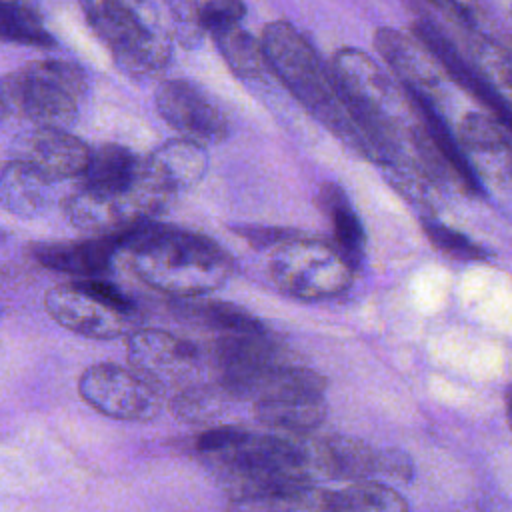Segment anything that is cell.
<instances>
[{"mask_svg": "<svg viewBox=\"0 0 512 512\" xmlns=\"http://www.w3.org/2000/svg\"><path fill=\"white\" fill-rule=\"evenodd\" d=\"M156 106L160 116L176 128L184 140L204 144L222 142L230 124L220 104L190 80H166L156 90Z\"/></svg>", "mask_w": 512, "mask_h": 512, "instance_id": "30bf717a", "label": "cell"}, {"mask_svg": "<svg viewBox=\"0 0 512 512\" xmlns=\"http://www.w3.org/2000/svg\"><path fill=\"white\" fill-rule=\"evenodd\" d=\"M78 388L90 406L118 420H150L162 402V392L138 374L106 362L90 366Z\"/></svg>", "mask_w": 512, "mask_h": 512, "instance_id": "ba28073f", "label": "cell"}, {"mask_svg": "<svg viewBox=\"0 0 512 512\" xmlns=\"http://www.w3.org/2000/svg\"><path fill=\"white\" fill-rule=\"evenodd\" d=\"M116 240L130 252L144 282L184 300L216 290L232 272L228 254L216 242L188 230L146 220Z\"/></svg>", "mask_w": 512, "mask_h": 512, "instance_id": "6da1fadb", "label": "cell"}, {"mask_svg": "<svg viewBox=\"0 0 512 512\" xmlns=\"http://www.w3.org/2000/svg\"><path fill=\"white\" fill-rule=\"evenodd\" d=\"M424 232L430 238V242L444 254L458 258V260H482L486 258V252L474 244L468 236H464L462 232L448 228L446 224L426 218L424 220Z\"/></svg>", "mask_w": 512, "mask_h": 512, "instance_id": "4316f807", "label": "cell"}, {"mask_svg": "<svg viewBox=\"0 0 512 512\" xmlns=\"http://www.w3.org/2000/svg\"><path fill=\"white\" fill-rule=\"evenodd\" d=\"M16 84V114L38 128L66 130L78 118V102L86 94L84 72L58 60L30 62L12 72Z\"/></svg>", "mask_w": 512, "mask_h": 512, "instance_id": "5b68a950", "label": "cell"}, {"mask_svg": "<svg viewBox=\"0 0 512 512\" xmlns=\"http://www.w3.org/2000/svg\"><path fill=\"white\" fill-rule=\"evenodd\" d=\"M282 502L290 512H410L400 492L380 480L350 482L334 490L308 486Z\"/></svg>", "mask_w": 512, "mask_h": 512, "instance_id": "5bb4252c", "label": "cell"}, {"mask_svg": "<svg viewBox=\"0 0 512 512\" xmlns=\"http://www.w3.org/2000/svg\"><path fill=\"white\" fill-rule=\"evenodd\" d=\"M206 460L216 468L234 500L282 502L312 486L316 474L310 442L248 430Z\"/></svg>", "mask_w": 512, "mask_h": 512, "instance_id": "7a4b0ae2", "label": "cell"}, {"mask_svg": "<svg viewBox=\"0 0 512 512\" xmlns=\"http://www.w3.org/2000/svg\"><path fill=\"white\" fill-rule=\"evenodd\" d=\"M136 182L126 190L82 186L66 200L64 212L68 220L84 232L118 236L128 228L150 220Z\"/></svg>", "mask_w": 512, "mask_h": 512, "instance_id": "7c38bea8", "label": "cell"}, {"mask_svg": "<svg viewBox=\"0 0 512 512\" xmlns=\"http://www.w3.org/2000/svg\"><path fill=\"white\" fill-rule=\"evenodd\" d=\"M328 404L322 392H294L254 402L256 418L270 428L286 432H310L326 418Z\"/></svg>", "mask_w": 512, "mask_h": 512, "instance_id": "ac0fdd59", "label": "cell"}, {"mask_svg": "<svg viewBox=\"0 0 512 512\" xmlns=\"http://www.w3.org/2000/svg\"><path fill=\"white\" fill-rule=\"evenodd\" d=\"M244 4L240 2H226V0H214V2H196L194 14L196 22L204 32H210L212 36L218 32H224L232 26H238L244 16Z\"/></svg>", "mask_w": 512, "mask_h": 512, "instance_id": "83f0119b", "label": "cell"}, {"mask_svg": "<svg viewBox=\"0 0 512 512\" xmlns=\"http://www.w3.org/2000/svg\"><path fill=\"white\" fill-rule=\"evenodd\" d=\"M0 204L20 218H34L50 204V182L30 166L10 160L0 170Z\"/></svg>", "mask_w": 512, "mask_h": 512, "instance_id": "d6986e66", "label": "cell"}, {"mask_svg": "<svg viewBox=\"0 0 512 512\" xmlns=\"http://www.w3.org/2000/svg\"><path fill=\"white\" fill-rule=\"evenodd\" d=\"M0 40L30 46H54L36 8L22 2H0Z\"/></svg>", "mask_w": 512, "mask_h": 512, "instance_id": "cb8c5ba5", "label": "cell"}, {"mask_svg": "<svg viewBox=\"0 0 512 512\" xmlns=\"http://www.w3.org/2000/svg\"><path fill=\"white\" fill-rule=\"evenodd\" d=\"M118 250L116 236L72 244H46L34 248V258L46 268L88 276V280L110 270L114 252Z\"/></svg>", "mask_w": 512, "mask_h": 512, "instance_id": "e0dca14e", "label": "cell"}, {"mask_svg": "<svg viewBox=\"0 0 512 512\" xmlns=\"http://www.w3.org/2000/svg\"><path fill=\"white\" fill-rule=\"evenodd\" d=\"M310 454L316 472L350 482L376 480V476L408 480L412 476V462L404 452L376 450L350 436H328L310 442Z\"/></svg>", "mask_w": 512, "mask_h": 512, "instance_id": "9c48e42d", "label": "cell"}, {"mask_svg": "<svg viewBox=\"0 0 512 512\" xmlns=\"http://www.w3.org/2000/svg\"><path fill=\"white\" fill-rule=\"evenodd\" d=\"M178 312L184 318L218 330L222 334H246L264 330L258 318L228 302H182L178 306Z\"/></svg>", "mask_w": 512, "mask_h": 512, "instance_id": "603a6c76", "label": "cell"}, {"mask_svg": "<svg viewBox=\"0 0 512 512\" xmlns=\"http://www.w3.org/2000/svg\"><path fill=\"white\" fill-rule=\"evenodd\" d=\"M270 274L278 288L290 296L322 300L344 292L352 282L354 268L334 244L292 236L276 246Z\"/></svg>", "mask_w": 512, "mask_h": 512, "instance_id": "8992f818", "label": "cell"}, {"mask_svg": "<svg viewBox=\"0 0 512 512\" xmlns=\"http://www.w3.org/2000/svg\"><path fill=\"white\" fill-rule=\"evenodd\" d=\"M268 70L306 106L334 136L364 156V144L354 128L330 66L318 56L308 38L290 22L276 20L262 30L260 38Z\"/></svg>", "mask_w": 512, "mask_h": 512, "instance_id": "3957f363", "label": "cell"}, {"mask_svg": "<svg viewBox=\"0 0 512 512\" xmlns=\"http://www.w3.org/2000/svg\"><path fill=\"white\" fill-rule=\"evenodd\" d=\"M82 8L92 30L126 74L142 78L166 68L172 54L168 34L150 28L128 4L92 0L84 2Z\"/></svg>", "mask_w": 512, "mask_h": 512, "instance_id": "277c9868", "label": "cell"}, {"mask_svg": "<svg viewBox=\"0 0 512 512\" xmlns=\"http://www.w3.org/2000/svg\"><path fill=\"white\" fill-rule=\"evenodd\" d=\"M206 168L208 154L204 146L184 138L168 140L142 160L144 180L168 200L198 184L206 174Z\"/></svg>", "mask_w": 512, "mask_h": 512, "instance_id": "2e32d148", "label": "cell"}, {"mask_svg": "<svg viewBox=\"0 0 512 512\" xmlns=\"http://www.w3.org/2000/svg\"><path fill=\"white\" fill-rule=\"evenodd\" d=\"M16 114V84L12 72L0 78V122Z\"/></svg>", "mask_w": 512, "mask_h": 512, "instance_id": "f1b7e54d", "label": "cell"}, {"mask_svg": "<svg viewBox=\"0 0 512 512\" xmlns=\"http://www.w3.org/2000/svg\"><path fill=\"white\" fill-rule=\"evenodd\" d=\"M46 310L64 328L88 338H116L130 328L132 302L110 282L92 278L56 286L44 296Z\"/></svg>", "mask_w": 512, "mask_h": 512, "instance_id": "52a82bcc", "label": "cell"}, {"mask_svg": "<svg viewBox=\"0 0 512 512\" xmlns=\"http://www.w3.org/2000/svg\"><path fill=\"white\" fill-rule=\"evenodd\" d=\"M126 348L132 372L158 392L192 376L198 364V350L192 342L156 328L134 332Z\"/></svg>", "mask_w": 512, "mask_h": 512, "instance_id": "8fae6325", "label": "cell"}, {"mask_svg": "<svg viewBox=\"0 0 512 512\" xmlns=\"http://www.w3.org/2000/svg\"><path fill=\"white\" fill-rule=\"evenodd\" d=\"M142 170V160L128 148L118 144H104L90 150V160L82 172L84 186L104 190H126L130 188Z\"/></svg>", "mask_w": 512, "mask_h": 512, "instance_id": "ffe728a7", "label": "cell"}, {"mask_svg": "<svg viewBox=\"0 0 512 512\" xmlns=\"http://www.w3.org/2000/svg\"><path fill=\"white\" fill-rule=\"evenodd\" d=\"M506 128L492 118L490 114L470 112L464 116L460 124V140L466 148L482 154H498V152H510L512 146L508 142Z\"/></svg>", "mask_w": 512, "mask_h": 512, "instance_id": "d4e9b609", "label": "cell"}, {"mask_svg": "<svg viewBox=\"0 0 512 512\" xmlns=\"http://www.w3.org/2000/svg\"><path fill=\"white\" fill-rule=\"evenodd\" d=\"M374 44L406 94L436 102L444 70L420 40L394 28H380L374 34Z\"/></svg>", "mask_w": 512, "mask_h": 512, "instance_id": "9a60e30c", "label": "cell"}, {"mask_svg": "<svg viewBox=\"0 0 512 512\" xmlns=\"http://www.w3.org/2000/svg\"><path fill=\"white\" fill-rule=\"evenodd\" d=\"M224 396L226 394L220 386H188L174 396L172 410L186 422H206L220 412Z\"/></svg>", "mask_w": 512, "mask_h": 512, "instance_id": "484cf974", "label": "cell"}, {"mask_svg": "<svg viewBox=\"0 0 512 512\" xmlns=\"http://www.w3.org/2000/svg\"><path fill=\"white\" fill-rule=\"evenodd\" d=\"M12 156V160L30 166L52 182L82 176L90 160V148L68 130L36 126L14 140Z\"/></svg>", "mask_w": 512, "mask_h": 512, "instance_id": "4fadbf2b", "label": "cell"}, {"mask_svg": "<svg viewBox=\"0 0 512 512\" xmlns=\"http://www.w3.org/2000/svg\"><path fill=\"white\" fill-rule=\"evenodd\" d=\"M508 420H510V426H512V398L508 402Z\"/></svg>", "mask_w": 512, "mask_h": 512, "instance_id": "f546056e", "label": "cell"}, {"mask_svg": "<svg viewBox=\"0 0 512 512\" xmlns=\"http://www.w3.org/2000/svg\"><path fill=\"white\" fill-rule=\"evenodd\" d=\"M322 204L332 222L334 246L344 256V260L356 270L364 256L366 234L358 214L352 204L344 196V192L334 184H324L322 188Z\"/></svg>", "mask_w": 512, "mask_h": 512, "instance_id": "44dd1931", "label": "cell"}, {"mask_svg": "<svg viewBox=\"0 0 512 512\" xmlns=\"http://www.w3.org/2000/svg\"><path fill=\"white\" fill-rule=\"evenodd\" d=\"M214 40L228 68L238 78H262L266 74L268 62L260 40L244 32L240 24L214 34Z\"/></svg>", "mask_w": 512, "mask_h": 512, "instance_id": "7402d4cb", "label": "cell"}]
</instances>
